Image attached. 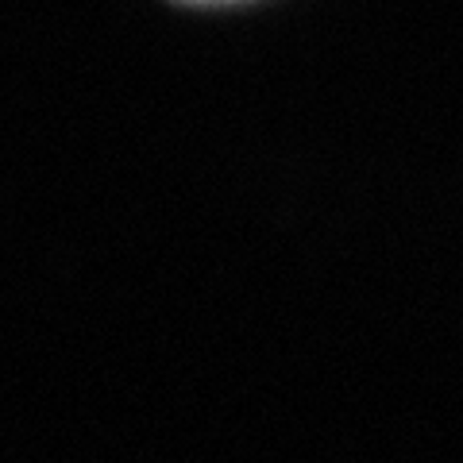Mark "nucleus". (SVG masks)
Masks as SVG:
<instances>
[{
    "label": "nucleus",
    "mask_w": 463,
    "mask_h": 463,
    "mask_svg": "<svg viewBox=\"0 0 463 463\" xmlns=\"http://www.w3.org/2000/svg\"><path fill=\"white\" fill-rule=\"evenodd\" d=\"M194 5H213V0H194Z\"/></svg>",
    "instance_id": "obj_1"
}]
</instances>
